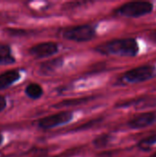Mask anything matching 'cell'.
Masks as SVG:
<instances>
[{
	"instance_id": "obj_12",
	"label": "cell",
	"mask_w": 156,
	"mask_h": 157,
	"mask_svg": "<svg viewBox=\"0 0 156 157\" xmlns=\"http://www.w3.org/2000/svg\"><path fill=\"white\" fill-rule=\"evenodd\" d=\"M91 98H76V99H70V100H64L62 102H59L57 105H55V108H63V107H71V106H77L80 104H84L86 101L90 100Z\"/></svg>"
},
{
	"instance_id": "obj_4",
	"label": "cell",
	"mask_w": 156,
	"mask_h": 157,
	"mask_svg": "<svg viewBox=\"0 0 156 157\" xmlns=\"http://www.w3.org/2000/svg\"><path fill=\"white\" fill-rule=\"evenodd\" d=\"M65 39L75 41H86L94 38L95 29L88 25H83L67 29L63 34Z\"/></svg>"
},
{
	"instance_id": "obj_16",
	"label": "cell",
	"mask_w": 156,
	"mask_h": 157,
	"mask_svg": "<svg viewBox=\"0 0 156 157\" xmlns=\"http://www.w3.org/2000/svg\"><path fill=\"white\" fill-rule=\"evenodd\" d=\"M150 38H151L152 40H154V42H156V29L154 30V31H152V33L150 35Z\"/></svg>"
},
{
	"instance_id": "obj_5",
	"label": "cell",
	"mask_w": 156,
	"mask_h": 157,
	"mask_svg": "<svg viewBox=\"0 0 156 157\" xmlns=\"http://www.w3.org/2000/svg\"><path fill=\"white\" fill-rule=\"evenodd\" d=\"M73 119V114L71 112H61L50 117H47L40 121V127L43 129H51L58 125H62L69 122Z\"/></svg>"
},
{
	"instance_id": "obj_11",
	"label": "cell",
	"mask_w": 156,
	"mask_h": 157,
	"mask_svg": "<svg viewBox=\"0 0 156 157\" xmlns=\"http://www.w3.org/2000/svg\"><path fill=\"white\" fill-rule=\"evenodd\" d=\"M26 94L31 98H39L42 95V88L37 84H30L26 88Z\"/></svg>"
},
{
	"instance_id": "obj_10",
	"label": "cell",
	"mask_w": 156,
	"mask_h": 157,
	"mask_svg": "<svg viewBox=\"0 0 156 157\" xmlns=\"http://www.w3.org/2000/svg\"><path fill=\"white\" fill-rule=\"evenodd\" d=\"M63 63V61L61 59H54L51 61H49L47 63H44L40 66V72L43 74L51 73L56 70L58 67H60Z\"/></svg>"
},
{
	"instance_id": "obj_8",
	"label": "cell",
	"mask_w": 156,
	"mask_h": 157,
	"mask_svg": "<svg viewBox=\"0 0 156 157\" xmlns=\"http://www.w3.org/2000/svg\"><path fill=\"white\" fill-rule=\"evenodd\" d=\"M19 78V73L17 71H7L0 75V89H4L13 83H15Z\"/></svg>"
},
{
	"instance_id": "obj_15",
	"label": "cell",
	"mask_w": 156,
	"mask_h": 157,
	"mask_svg": "<svg viewBox=\"0 0 156 157\" xmlns=\"http://www.w3.org/2000/svg\"><path fill=\"white\" fill-rule=\"evenodd\" d=\"M6 102L5 98H3V97L0 96V112L6 108Z\"/></svg>"
},
{
	"instance_id": "obj_3",
	"label": "cell",
	"mask_w": 156,
	"mask_h": 157,
	"mask_svg": "<svg viewBox=\"0 0 156 157\" xmlns=\"http://www.w3.org/2000/svg\"><path fill=\"white\" fill-rule=\"evenodd\" d=\"M156 75V68L152 65H143L132 70L128 71L125 74V78L127 81L131 83L144 82L152 79Z\"/></svg>"
},
{
	"instance_id": "obj_13",
	"label": "cell",
	"mask_w": 156,
	"mask_h": 157,
	"mask_svg": "<svg viewBox=\"0 0 156 157\" xmlns=\"http://www.w3.org/2000/svg\"><path fill=\"white\" fill-rule=\"evenodd\" d=\"M108 141H109V136L108 135H101V136L97 137L94 141V144L97 148H102V147H104V146H106L108 144Z\"/></svg>"
},
{
	"instance_id": "obj_6",
	"label": "cell",
	"mask_w": 156,
	"mask_h": 157,
	"mask_svg": "<svg viewBox=\"0 0 156 157\" xmlns=\"http://www.w3.org/2000/svg\"><path fill=\"white\" fill-rule=\"evenodd\" d=\"M57 50H58V47L55 43L45 42V43H40L32 47L29 50V52L35 57L43 58V57H48L56 53Z\"/></svg>"
},
{
	"instance_id": "obj_7",
	"label": "cell",
	"mask_w": 156,
	"mask_h": 157,
	"mask_svg": "<svg viewBox=\"0 0 156 157\" xmlns=\"http://www.w3.org/2000/svg\"><path fill=\"white\" fill-rule=\"evenodd\" d=\"M156 122V114L147 112L133 118L129 122V126L132 129H142L148 127Z\"/></svg>"
},
{
	"instance_id": "obj_1",
	"label": "cell",
	"mask_w": 156,
	"mask_h": 157,
	"mask_svg": "<svg viewBox=\"0 0 156 157\" xmlns=\"http://www.w3.org/2000/svg\"><path fill=\"white\" fill-rule=\"evenodd\" d=\"M103 52L120 56H135L139 52V46L134 39H122L110 41L101 48Z\"/></svg>"
},
{
	"instance_id": "obj_17",
	"label": "cell",
	"mask_w": 156,
	"mask_h": 157,
	"mask_svg": "<svg viewBox=\"0 0 156 157\" xmlns=\"http://www.w3.org/2000/svg\"><path fill=\"white\" fill-rule=\"evenodd\" d=\"M2 139H3V138H2V135L0 134V144H1V143H2Z\"/></svg>"
},
{
	"instance_id": "obj_9",
	"label": "cell",
	"mask_w": 156,
	"mask_h": 157,
	"mask_svg": "<svg viewBox=\"0 0 156 157\" xmlns=\"http://www.w3.org/2000/svg\"><path fill=\"white\" fill-rule=\"evenodd\" d=\"M15 63V59L11 54L10 48L7 45L0 44V63L10 64Z\"/></svg>"
},
{
	"instance_id": "obj_14",
	"label": "cell",
	"mask_w": 156,
	"mask_h": 157,
	"mask_svg": "<svg viewBox=\"0 0 156 157\" xmlns=\"http://www.w3.org/2000/svg\"><path fill=\"white\" fill-rule=\"evenodd\" d=\"M156 143V135L155 136H152L148 139H145L143 141L142 144L143 145H151V144H154Z\"/></svg>"
},
{
	"instance_id": "obj_2",
	"label": "cell",
	"mask_w": 156,
	"mask_h": 157,
	"mask_svg": "<svg viewBox=\"0 0 156 157\" xmlns=\"http://www.w3.org/2000/svg\"><path fill=\"white\" fill-rule=\"evenodd\" d=\"M153 10V4L150 2L138 1L129 2L121 6L119 9V13L125 17H137L149 14Z\"/></svg>"
},
{
	"instance_id": "obj_18",
	"label": "cell",
	"mask_w": 156,
	"mask_h": 157,
	"mask_svg": "<svg viewBox=\"0 0 156 157\" xmlns=\"http://www.w3.org/2000/svg\"><path fill=\"white\" fill-rule=\"evenodd\" d=\"M152 157H156V153H155V154H154V155H153V156H152Z\"/></svg>"
}]
</instances>
